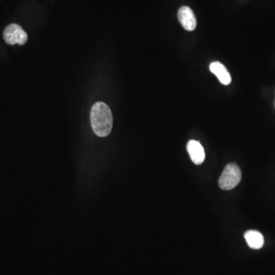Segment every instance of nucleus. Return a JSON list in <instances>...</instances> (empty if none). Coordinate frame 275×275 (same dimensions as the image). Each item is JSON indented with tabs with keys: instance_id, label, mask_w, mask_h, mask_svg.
Wrapping results in <instances>:
<instances>
[{
	"instance_id": "nucleus-2",
	"label": "nucleus",
	"mask_w": 275,
	"mask_h": 275,
	"mask_svg": "<svg viewBox=\"0 0 275 275\" xmlns=\"http://www.w3.org/2000/svg\"><path fill=\"white\" fill-rule=\"evenodd\" d=\"M242 172L235 163H230L226 166L218 180L220 188L224 190H230L235 188L241 182Z\"/></svg>"
},
{
	"instance_id": "nucleus-5",
	"label": "nucleus",
	"mask_w": 275,
	"mask_h": 275,
	"mask_svg": "<svg viewBox=\"0 0 275 275\" xmlns=\"http://www.w3.org/2000/svg\"><path fill=\"white\" fill-rule=\"evenodd\" d=\"M186 150L194 164L196 165L202 164L205 160V152L204 147L199 142L190 140L188 142Z\"/></svg>"
},
{
	"instance_id": "nucleus-3",
	"label": "nucleus",
	"mask_w": 275,
	"mask_h": 275,
	"mask_svg": "<svg viewBox=\"0 0 275 275\" xmlns=\"http://www.w3.org/2000/svg\"><path fill=\"white\" fill-rule=\"evenodd\" d=\"M4 40L7 44H18L23 46L28 40V34L21 26L17 24H11L6 28L4 32Z\"/></svg>"
},
{
	"instance_id": "nucleus-4",
	"label": "nucleus",
	"mask_w": 275,
	"mask_h": 275,
	"mask_svg": "<svg viewBox=\"0 0 275 275\" xmlns=\"http://www.w3.org/2000/svg\"><path fill=\"white\" fill-rule=\"evenodd\" d=\"M178 20L182 24V27L186 31H194L196 28V16L190 7L183 6L179 10Z\"/></svg>"
},
{
	"instance_id": "nucleus-6",
	"label": "nucleus",
	"mask_w": 275,
	"mask_h": 275,
	"mask_svg": "<svg viewBox=\"0 0 275 275\" xmlns=\"http://www.w3.org/2000/svg\"><path fill=\"white\" fill-rule=\"evenodd\" d=\"M210 70L217 76L220 82H222V84L228 85L231 82L230 74L222 63L218 62H212L210 66Z\"/></svg>"
},
{
	"instance_id": "nucleus-7",
	"label": "nucleus",
	"mask_w": 275,
	"mask_h": 275,
	"mask_svg": "<svg viewBox=\"0 0 275 275\" xmlns=\"http://www.w3.org/2000/svg\"><path fill=\"white\" fill-rule=\"evenodd\" d=\"M244 236L248 246L253 250H260L264 246V236L260 232L248 230L244 233Z\"/></svg>"
},
{
	"instance_id": "nucleus-1",
	"label": "nucleus",
	"mask_w": 275,
	"mask_h": 275,
	"mask_svg": "<svg viewBox=\"0 0 275 275\" xmlns=\"http://www.w3.org/2000/svg\"><path fill=\"white\" fill-rule=\"evenodd\" d=\"M91 126L96 136L106 137L112 131V115L110 107L105 102L94 104L90 112Z\"/></svg>"
}]
</instances>
